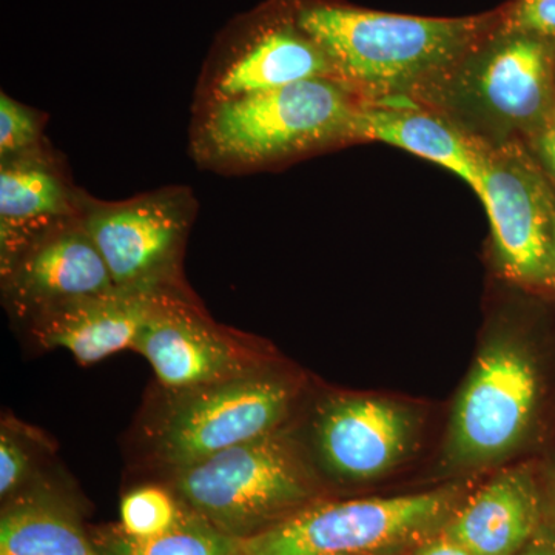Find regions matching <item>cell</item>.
<instances>
[{
    "instance_id": "9",
    "label": "cell",
    "mask_w": 555,
    "mask_h": 555,
    "mask_svg": "<svg viewBox=\"0 0 555 555\" xmlns=\"http://www.w3.org/2000/svg\"><path fill=\"white\" fill-rule=\"evenodd\" d=\"M133 350L149 361L169 393L199 389L273 366L264 346L222 331L160 295Z\"/></svg>"
},
{
    "instance_id": "2",
    "label": "cell",
    "mask_w": 555,
    "mask_h": 555,
    "mask_svg": "<svg viewBox=\"0 0 555 555\" xmlns=\"http://www.w3.org/2000/svg\"><path fill=\"white\" fill-rule=\"evenodd\" d=\"M297 24L337 75L377 94L412 90L448 72L488 27L477 17L436 20L332 5L302 10Z\"/></svg>"
},
{
    "instance_id": "20",
    "label": "cell",
    "mask_w": 555,
    "mask_h": 555,
    "mask_svg": "<svg viewBox=\"0 0 555 555\" xmlns=\"http://www.w3.org/2000/svg\"><path fill=\"white\" fill-rule=\"evenodd\" d=\"M46 441L31 427L3 420L0 429V496L9 500L39 480Z\"/></svg>"
},
{
    "instance_id": "24",
    "label": "cell",
    "mask_w": 555,
    "mask_h": 555,
    "mask_svg": "<svg viewBox=\"0 0 555 555\" xmlns=\"http://www.w3.org/2000/svg\"><path fill=\"white\" fill-rule=\"evenodd\" d=\"M412 555H476L470 553L467 547L460 545L454 539L438 531L437 534L430 535L429 539L423 540L416 545Z\"/></svg>"
},
{
    "instance_id": "19",
    "label": "cell",
    "mask_w": 555,
    "mask_h": 555,
    "mask_svg": "<svg viewBox=\"0 0 555 555\" xmlns=\"http://www.w3.org/2000/svg\"><path fill=\"white\" fill-rule=\"evenodd\" d=\"M68 214L67 193L60 179L31 163L7 164L0 171L2 247L20 228Z\"/></svg>"
},
{
    "instance_id": "6",
    "label": "cell",
    "mask_w": 555,
    "mask_h": 555,
    "mask_svg": "<svg viewBox=\"0 0 555 555\" xmlns=\"http://www.w3.org/2000/svg\"><path fill=\"white\" fill-rule=\"evenodd\" d=\"M358 107L326 78L225 98L208 116L206 138L222 158L259 163L334 139L352 138Z\"/></svg>"
},
{
    "instance_id": "16",
    "label": "cell",
    "mask_w": 555,
    "mask_h": 555,
    "mask_svg": "<svg viewBox=\"0 0 555 555\" xmlns=\"http://www.w3.org/2000/svg\"><path fill=\"white\" fill-rule=\"evenodd\" d=\"M352 138L374 139L444 167L474 192L481 185V145L448 122L426 113L400 108H360Z\"/></svg>"
},
{
    "instance_id": "5",
    "label": "cell",
    "mask_w": 555,
    "mask_h": 555,
    "mask_svg": "<svg viewBox=\"0 0 555 555\" xmlns=\"http://www.w3.org/2000/svg\"><path fill=\"white\" fill-rule=\"evenodd\" d=\"M169 396L150 438L155 459L175 473L286 427L301 396V382L273 364Z\"/></svg>"
},
{
    "instance_id": "25",
    "label": "cell",
    "mask_w": 555,
    "mask_h": 555,
    "mask_svg": "<svg viewBox=\"0 0 555 555\" xmlns=\"http://www.w3.org/2000/svg\"><path fill=\"white\" fill-rule=\"evenodd\" d=\"M516 555H555V531L543 526L542 531Z\"/></svg>"
},
{
    "instance_id": "1",
    "label": "cell",
    "mask_w": 555,
    "mask_h": 555,
    "mask_svg": "<svg viewBox=\"0 0 555 555\" xmlns=\"http://www.w3.org/2000/svg\"><path fill=\"white\" fill-rule=\"evenodd\" d=\"M550 371L531 332L514 323L489 328L449 415L443 469L480 473L531 448L545 423Z\"/></svg>"
},
{
    "instance_id": "30",
    "label": "cell",
    "mask_w": 555,
    "mask_h": 555,
    "mask_svg": "<svg viewBox=\"0 0 555 555\" xmlns=\"http://www.w3.org/2000/svg\"><path fill=\"white\" fill-rule=\"evenodd\" d=\"M554 126H555V119H554Z\"/></svg>"
},
{
    "instance_id": "12",
    "label": "cell",
    "mask_w": 555,
    "mask_h": 555,
    "mask_svg": "<svg viewBox=\"0 0 555 555\" xmlns=\"http://www.w3.org/2000/svg\"><path fill=\"white\" fill-rule=\"evenodd\" d=\"M545 525L539 469L518 465L467 494L441 531L476 555H516Z\"/></svg>"
},
{
    "instance_id": "10",
    "label": "cell",
    "mask_w": 555,
    "mask_h": 555,
    "mask_svg": "<svg viewBox=\"0 0 555 555\" xmlns=\"http://www.w3.org/2000/svg\"><path fill=\"white\" fill-rule=\"evenodd\" d=\"M184 210L166 196L98 207L82 228L98 247L116 288L163 294L177 269L184 238Z\"/></svg>"
},
{
    "instance_id": "8",
    "label": "cell",
    "mask_w": 555,
    "mask_h": 555,
    "mask_svg": "<svg viewBox=\"0 0 555 555\" xmlns=\"http://www.w3.org/2000/svg\"><path fill=\"white\" fill-rule=\"evenodd\" d=\"M312 437L328 476L367 483L411 459L422 437V415L396 398L337 393L318 404Z\"/></svg>"
},
{
    "instance_id": "17",
    "label": "cell",
    "mask_w": 555,
    "mask_h": 555,
    "mask_svg": "<svg viewBox=\"0 0 555 555\" xmlns=\"http://www.w3.org/2000/svg\"><path fill=\"white\" fill-rule=\"evenodd\" d=\"M335 75L324 51L302 33L275 30L262 36L238 61L233 62L219 82L225 98L243 96L292 86L301 80Z\"/></svg>"
},
{
    "instance_id": "3",
    "label": "cell",
    "mask_w": 555,
    "mask_h": 555,
    "mask_svg": "<svg viewBox=\"0 0 555 555\" xmlns=\"http://www.w3.org/2000/svg\"><path fill=\"white\" fill-rule=\"evenodd\" d=\"M182 506L248 539L317 502L315 470L286 427L171 473Z\"/></svg>"
},
{
    "instance_id": "22",
    "label": "cell",
    "mask_w": 555,
    "mask_h": 555,
    "mask_svg": "<svg viewBox=\"0 0 555 555\" xmlns=\"http://www.w3.org/2000/svg\"><path fill=\"white\" fill-rule=\"evenodd\" d=\"M38 139V124L30 109L2 94L0 98V155L9 158L21 150L31 147Z\"/></svg>"
},
{
    "instance_id": "15",
    "label": "cell",
    "mask_w": 555,
    "mask_h": 555,
    "mask_svg": "<svg viewBox=\"0 0 555 555\" xmlns=\"http://www.w3.org/2000/svg\"><path fill=\"white\" fill-rule=\"evenodd\" d=\"M0 555L104 554L67 496L36 480L3 505Z\"/></svg>"
},
{
    "instance_id": "21",
    "label": "cell",
    "mask_w": 555,
    "mask_h": 555,
    "mask_svg": "<svg viewBox=\"0 0 555 555\" xmlns=\"http://www.w3.org/2000/svg\"><path fill=\"white\" fill-rule=\"evenodd\" d=\"M184 506L173 492L159 486H141L120 502V529L129 535L155 537L178 524Z\"/></svg>"
},
{
    "instance_id": "27",
    "label": "cell",
    "mask_w": 555,
    "mask_h": 555,
    "mask_svg": "<svg viewBox=\"0 0 555 555\" xmlns=\"http://www.w3.org/2000/svg\"><path fill=\"white\" fill-rule=\"evenodd\" d=\"M545 486V520L546 526H550L555 531V469L547 477L546 481H543Z\"/></svg>"
},
{
    "instance_id": "4",
    "label": "cell",
    "mask_w": 555,
    "mask_h": 555,
    "mask_svg": "<svg viewBox=\"0 0 555 555\" xmlns=\"http://www.w3.org/2000/svg\"><path fill=\"white\" fill-rule=\"evenodd\" d=\"M467 483L393 496L317 502L244 539V555H372L416 546L443 529Z\"/></svg>"
},
{
    "instance_id": "13",
    "label": "cell",
    "mask_w": 555,
    "mask_h": 555,
    "mask_svg": "<svg viewBox=\"0 0 555 555\" xmlns=\"http://www.w3.org/2000/svg\"><path fill=\"white\" fill-rule=\"evenodd\" d=\"M164 294V292H163ZM163 294L115 292L80 299L33 321V334L46 349H65L83 366L120 350L133 349Z\"/></svg>"
},
{
    "instance_id": "18",
    "label": "cell",
    "mask_w": 555,
    "mask_h": 555,
    "mask_svg": "<svg viewBox=\"0 0 555 555\" xmlns=\"http://www.w3.org/2000/svg\"><path fill=\"white\" fill-rule=\"evenodd\" d=\"M104 555H244V539L225 534L184 506L178 524L155 537H133L120 526L93 535Z\"/></svg>"
},
{
    "instance_id": "11",
    "label": "cell",
    "mask_w": 555,
    "mask_h": 555,
    "mask_svg": "<svg viewBox=\"0 0 555 555\" xmlns=\"http://www.w3.org/2000/svg\"><path fill=\"white\" fill-rule=\"evenodd\" d=\"M2 270L11 305L33 321L116 291L104 258L82 225L31 241Z\"/></svg>"
},
{
    "instance_id": "26",
    "label": "cell",
    "mask_w": 555,
    "mask_h": 555,
    "mask_svg": "<svg viewBox=\"0 0 555 555\" xmlns=\"http://www.w3.org/2000/svg\"><path fill=\"white\" fill-rule=\"evenodd\" d=\"M540 152L555 179V126L547 127L540 137Z\"/></svg>"
},
{
    "instance_id": "23",
    "label": "cell",
    "mask_w": 555,
    "mask_h": 555,
    "mask_svg": "<svg viewBox=\"0 0 555 555\" xmlns=\"http://www.w3.org/2000/svg\"><path fill=\"white\" fill-rule=\"evenodd\" d=\"M507 28L521 35L555 39V0H521Z\"/></svg>"
},
{
    "instance_id": "28",
    "label": "cell",
    "mask_w": 555,
    "mask_h": 555,
    "mask_svg": "<svg viewBox=\"0 0 555 555\" xmlns=\"http://www.w3.org/2000/svg\"><path fill=\"white\" fill-rule=\"evenodd\" d=\"M401 551H396V553H383V554H372V555H400Z\"/></svg>"
},
{
    "instance_id": "14",
    "label": "cell",
    "mask_w": 555,
    "mask_h": 555,
    "mask_svg": "<svg viewBox=\"0 0 555 555\" xmlns=\"http://www.w3.org/2000/svg\"><path fill=\"white\" fill-rule=\"evenodd\" d=\"M553 89V56L542 40L521 35L507 40L481 64L478 101L506 126L526 129L543 118Z\"/></svg>"
},
{
    "instance_id": "29",
    "label": "cell",
    "mask_w": 555,
    "mask_h": 555,
    "mask_svg": "<svg viewBox=\"0 0 555 555\" xmlns=\"http://www.w3.org/2000/svg\"><path fill=\"white\" fill-rule=\"evenodd\" d=\"M554 262H555V221H554Z\"/></svg>"
},
{
    "instance_id": "7",
    "label": "cell",
    "mask_w": 555,
    "mask_h": 555,
    "mask_svg": "<svg viewBox=\"0 0 555 555\" xmlns=\"http://www.w3.org/2000/svg\"><path fill=\"white\" fill-rule=\"evenodd\" d=\"M496 258L514 283L555 288V201L534 160L516 144L481 147V185Z\"/></svg>"
}]
</instances>
